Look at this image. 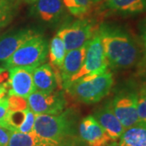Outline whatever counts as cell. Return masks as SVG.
<instances>
[{"mask_svg":"<svg viewBox=\"0 0 146 146\" xmlns=\"http://www.w3.org/2000/svg\"><path fill=\"white\" fill-rule=\"evenodd\" d=\"M98 33L104 48L108 65L113 69H128L140 58L136 43L125 29L110 24H101Z\"/></svg>","mask_w":146,"mask_h":146,"instance_id":"6da1fadb","label":"cell"},{"mask_svg":"<svg viewBox=\"0 0 146 146\" xmlns=\"http://www.w3.org/2000/svg\"><path fill=\"white\" fill-rule=\"evenodd\" d=\"M77 120V113L70 108L58 115H36L33 131L43 140L53 142L55 146L60 141L79 135Z\"/></svg>","mask_w":146,"mask_h":146,"instance_id":"7a4b0ae2","label":"cell"},{"mask_svg":"<svg viewBox=\"0 0 146 146\" xmlns=\"http://www.w3.org/2000/svg\"><path fill=\"white\" fill-rule=\"evenodd\" d=\"M114 84L113 74L110 71L89 75L63 86L73 98L84 104H94L109 94Z\"/></svg>","mask_w":146,"mask_h":146,"instance_id":"3957f363","label":"cell"},{"mask_svg":"<svg viewBox=\"0 0 146 146\" xmlns=\"http://www.w3.org/2000/svg\"><path fill=\"white\" fill-rule=\"evenodd\" d=\"M49 44L41 35L35 36L22 45L9 58L4 61V68L35 69L46 62Z\"/></svg>","mask_w":146,"mask_h":146,"instance_id":"277c9868","label":"cell"},{"mask_svg":"<svg viewBox=\"0 0 146 146\" xmlns=\"http://www.w3.org/2000/svg\"><path fill=\"white\" fill-rule=\"evenodd\" d=\"M98 26L94 21L82 17L63 25L56 35L62 39L68 52L86 45L96 34Z\"/></svg>","mask_w":146,"mask_h":146,"instance_id":"5b68a950","label":"cell"},{"mask_svg":"<svg viewBox=\"0 0 146 146\" xmlns=\"http://www.w3.org/2000/svg\"><path fill=\"white\" fill-rule=\"evenodd\" d=\"M108 67L109 65L105 54L104 48L101 41V37L97 31L96 34L87 44L85 57L82 67L78 72L73 76L67 83L63 84V87L84 76L106 72L108 71Z\"/></svg>","mask_w":146,"mask_h":146,"instance_id":"8992f818","label":"cell"},{"mask_svg":"<svg viewBox=\"0 0 146 146\" xmlns=\"http://www.w3.org/2000/svg\"><path fill=\"white\" fill-rule=\"evenodd\" d=\"M111 109L124 128L140 122L137 114V93L132 89H121L110 102Z\"/></svg>","mask_w":146,"mask_h":146,"instance_id":"52a82bcc","label":"cell"},{"mask_svg":"<svg viewBox=\"0 0 146 146\" xmlns=\"http://www.w3.org/2000/svg\"><path fill=\"white\" fill-rule=\"evenodd\" d=\"M29 107L35 115H58L64 110L67 101L63 92L34 91L28 98Z\"/></svg>","mask_w":146,"mask_h":146,"instance_id":"ba28073f","label":"cell"},{"mask_svg":"<svg viewBox=\"0 0 146 146\" xmlns=\"http://www.w3.org/2000/svg\"><path fill=\"white\" fill-rule=\"evenodd\" d=\"M66 11L63 0H36L31 3L29 13L44 23L54 25L66 16Z\"/></svg>","mask_w":146,"mask_h":146,"instance_id":"9c48e42d","label":"cell"},{"mask_svg":"<svg viewBox=\"0 0 146 146\" xmlns=\"http://www.w3.org/2000/svg\"><path fill=\"white\" fill-rule=\"evenodd\" d=\"M97 10L105 16H136L146 11V0H103Z\"/></svg>","mask_w":146,"mask_h":146,"instance_id":"30bf717a","label":"cell"},{"mask_svg":"<svg viewBox=\"0 0 146 146\" xmlns=\"http://www.w3.org/2000/svg\"><path fill=\"white\" fill-rule=\"evenodd\" d=\"M78 133L80 139L88 146H108L112 141L93 115L87 116L80 121Z\"/></svg>","mask_w":146,"mask_h":146,"instance_id":"8fae6325","label":"cell"},{"mask_svg":"<svg viewBox=\"0 0 146 146\" xmlns=\"http://www.w3.org/2000/svg\"><path fill=\"white\" fill-rule=\"evenodd\" d=\"M7 69L10 72L8 96L16 95L27 98L32 93L36 91L33 80V72L34 69L23 68Z\"/></svg>","mask_w":146,"mask_h":146,"instance_id":"7c38bea8","label":"cell"},{"mask_svg":"<svg viewBox=\"0 0 146 146\" xmlns=\"http://www.w3.org/2000/svg\"><path fill=\"white\" fill-rule=\"evenodd\" d=\"M41 35L33 29H25L13 32L0 38V62H4L25 42Z\"/></svg>","mask_w":146,"mask_h":146,"instance_id":"4fadbf2b","label":"cell"},{"mask_svg":"<svg viewBox=\"0 0 146 146\" xmlns=\"http://www.w3.org/2000/svg\"><path fill=\"white\" fill-rule=\"evenodd\" d=\"M93 116L112 141H117L119 139L125 128L113 112L110 102L97 110Z\"/></svg>","mask_w":146,"mask_h":146,"instance_id":"5bb4252c","label":"cell"},{"mask_svg":"<svg viewBox=\"0 0 146 146\" xmlns=\"http://www.w3.org/2000/svg\"><path fill=\"white\" fill-rule=\"evenodd\" d=\"M35 119L36 115L29 108L17 111L8 110L3 127L11 131L30 133L33 131Z\"/></svg>","mask_w":146,"mask_h":146,"instance_id":"9a60e30c","label":"cell"},{"mask_svg":"<svg viewBox=\"0 0 146 146\" xmlns=\"http://www.w3.org/2000/svg\"><path fill=\"white\" fill-rule=\"evenodd\" d=\"M87 44L78 49L72 50L66 53L60 70V79L62 85L67 83L73 76L78 72L79 70L82 67L85 57Z\"/></svg>","mask_w":146,"mask_h":146,"instance_id":"2e32d148","label":"cell"},{"mask_svg":"<svg viewBox=\"0 0 146 146\" xmlns=\"http://www.w3.org/2000/svg\"><path fill=\"white\" fill-rule=\"evenodd\" d=\"M33 80L36 90L40 92H53L58 85L57 76L50 63H44L35 68Z\"/></svg>","mask_w":146,"mask_h":146,"instance_id":"e0dca14e","label":"cell"},{"mask_svg":"<svg viewBox=\"0 0 146 146\" xmlns=\"http://www.w3.org/2000/svg\"><path fill=\"white\" fill-rule=\"evenodd\" d=\"M119 140L118 146H146V123L138 122L125 128Z\"/></svg>","mask_w":146,"mask_h":146,"instance_id":"ac0fdd59","label":"cell"},{"mask_svg":"<svg viewBox=\"0 0 146 146\" xmlns=\"http://www.w3.org/2000/svg\"><path fill=\"white\" fill-rule=\"evenodd\" d=\"M66 53L67 50L62 39L58 36L55 35L50 41L48 54L50 58V65L55 72L58 79V83L59 85H62L60 79V70L62 68Z\"/></svg>","mask_w":146,"mask_h":146,"instance_id":"d6986e66","label":"cell"},{"mask_svg":"<svg viewBox=\"0 0 146 146\" xmlns=\"http://www.w3.org/2000/svg\"><path fill=\"white\" fill-rule=\"evenodd\" d=\"M103 0H63L68 12L74 16L82 18L98 8Z\"/></svg>","mask_w":146,"mask_h":146,"instance_id":"ffe728a7","label":"cell"},{"mask_svg":"<svg viewBox=\"0 0 146 146\" xmlns=\"http://www.w3.org/2000/svg\"><path fill=\"white\" fill-rule=\"evenodd\" d=\"M7 146H43V141L34 131L30 133L12 131Z\"/></svg>","mask_w":146,"mask_h":146,"instance_id":"44dd1931","label":"cell"},{"mask_svg":"<svg viewBox=\"0 0 146 146\" xmlns=\"http://www.w3.org/2000/svg\"><path fill=\"white\" fill-rule=\"evenodd\" d=\"M21 0H0V24L6 26L15 16Z\"/></svg>","mask_w":146,"mask_h":146,"instance_id":"7402d4cb","label":"cell"},{"mask_svg":"<svg viewBox=\"0 0 146 146\" xmlns=\"http://www.w3.org/2000/svg\"><path fill=\"white\" fill-rule=\"evenodd\" d=\"M137 93V114L140 122L146 123V83L142 84Z\"/></svg>","mask_w":146,"mask_h":146,"instance_id":"603a6c76","label":"cell"},{"mask_svg":"<svg viewBox=\"0 0 146 146\" xmlns=\"http://www.w3.org/2000/svg\"><path fill=\"white\" fill-rule=\"evenodd\" d=\"M27 98H22L16 95L8 96V110L10 111H17V110H25L29 109V104Z\"/></svg>","mask_w":146,"mask_h":146,"instance_id":"cb8c5ba5","label":"cell"},{"mask_svg":"<svg viewBox=\"0 0 146 146\" xmlns=\"http://www.w3.org/2000/svg\"><path fill=\"white\" fill-rule=\"evenodd\" d=\"M7 98L0 100V126L3 127L4 121H5L6 116L8 113V102Z\"/></svg>","mask_w":146,"mask_h":146,"instance_id":"d4e9b609","label":"cell"},{"mask_svg":"<svg viewBox=\"0 0 146 146\" xmlns=\"http://www.w3.org/2000/svg\"><path fill=\"white\" fill-rule=\"evenodd\" d=\"M11 131L0 126V146H7L11 135Z\"/></svg>","mask_w":146,"mask_h":146,"instance_id":"484cf974","label":"cell"},{"mask_svg":"<svg viewBox=\"0 0 146 146\" xmlns=\"http://www.w3.org/2000/svg\"><path fill=\"white\" fill-rule=\"evenodd\" d=\"M141 38H142V41L143 43L145 45V47L146 49V21L144 23L142 29H141Z\"/></svg>","mask_w":146,"mask_h":146,"instance_id":"4316f807","label":"cell"},{"mask_svg":"<svg viewBox=\"0 0 146 146\" xmlns=\"http://www.w3.org/2000/svg\"><path fill=\"white\" fill-rule=\"evenodd\" d=\"M7 97H8V92H7V90H5V89H3L0 88V100L6 98Z\"/></svg>","mask_w":146,"mask_h":146,"instance_id":"83f0119b","label":"cell"},{"mask_svg":"<svg viewBox=\"0 0 146 146\" xmlns=\"http://www.w3.org/2000/svg\"><path fill=\"white\" fill-rule=\"evenodd\" d=\"M36 0H21V2H24V3H29V4H31L33 3V2H35Z\"/></svg>","mask_w":146,"mask_h":146,"instance_id":"f1b7e54d","label":"cell"},{"mask_svg":"<svg viewBox=\"0 0 146 146\" xmlns=\"http://www.w3.org/2000/svg\"><path fill=\"white\" fill-rule=\"evenodd\" d=\"M3 27H5V26H4V25H3L2 24H0V29H1L2 28H3Z\"/></svg>","mask_w":146,"mask_h":146,"instance_id":"f546056e","label":"cell"}]
</instances>
